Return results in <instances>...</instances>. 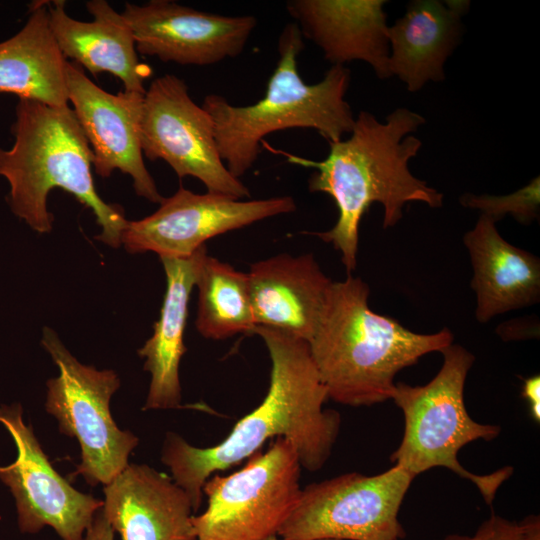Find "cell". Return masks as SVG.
Returning a JSON list of instances; mask_svg holds the SVG:
<instances>
[{"instance_id":"6da1fadb","label":"cell","mask_w":540,"mask_h":540,"mask_svg":"<svg viewBox=\"0 0 540 540\" xmlns=\"http://www.w3.org/2000/svg\"><path fill=\"white\" fill-rule=\"evenodd\" d=\"M252 334L263 339L271 360L263 401L217 445L196 447L173 432L164 440L162 462L188 495L194 511L200 507L203 486L214 472L249 458L267 440L286 439L301 468L315 472L327 462L339 434L340 415L323 408L329 397L308 343L263 326H255Z\"/></svg>"},{"instance_id":"7a4b0ae2","label":"cell","mask_w":540,"mask_h":540,"mask_svg":"<svg viewBox=\"0 0 540 540\" xmlns=\"http://www.w3.org/2000/svg\"><path fill=\"white\" fill-rule=\"evenodd\" d=\"M425 118L408 108H397L384 122L361 111L347 139L329 142L330 150L321 161L306 159L281 150L289 163L314 172L308 180L310 192L332 197L338 219L328 231L314 233L341 253V261L351 274L357 265L359 226L374 203L383 208V228L396 225L409 202L441 207L443 194L427 185L409 170V161L421 149L420 139L411 135Z\"/></svg>"},{"instance_id":"3957f363","label":"cell","mask_w":540,"mask_h":540,"mask_svg":"<svg viewBox=\"0 0 540 540\" xmlns=\"http://www.w3.org/2000/svg\"><path fill=\"white\" fill-rule=\"evenodd\" d=\"M369 286L349 274L332 282L318 325L307 342L329 399L371 406L391 399L395 377L453 342L448 328L422 334L368 304Z\"/></svg>"},{"instance_id":"277c9868","label":"cell","mask_w":540,"mask_h":540,"mask_svg":"<svg viewBox=\"0 0 540 540\" xmlns=\"http://www.w3.org/2000/svg\"><path fill=\"white\" fill-rule=\"evenodd\" d=\"M11 132L13 146L0 148V176L9 184L11 211L37 233H49L54 217L47 198L51 190L62 189L92 210L101 228L95 238L118 248L128 220L121 206L105 202L96 191L93 152L73 109L19 98Z\"/></svg>"},{"instance_id":"5b68a950","label":"cell","mask_w":540,"mask_h":540,"mask_svg":"<svg viewBox=\"0 0 540 540\" xmlns=\"http://www.w3.org/2000/svg\"><path fill=\"white\" fill-rule=\"evenodd\" d=\"M304 49L296 23H288L278 38V61L264 96L246 106L230 104L218 94L207 95L202 107L211 116L218 151L229 172L243 176L255 163L268 134L289 128H311L327 141L350 134L355 117L345 100L351 73L332 65L323 79L304 82L297 60Z\"/></svg>"},{"instance_id":"8992f818","label":"cell","mask_w":540,"mask_h":540,"mask_svg":"<svg viewBox=\"0 0 540 540\" xmlns=\"http://www.w3.org/2000/svg\"><path fill=\"white\" fill-rule=\"evenodd\" d=\"M441 353L443 365L430 382L422 386L395 384L391 399L402 410L405 425L391 461L415 477L434 467L448 468L475 484L490 505L513 468L474 474L460 464L457 456L472 441L495 439L500 427L478 423L466 410L464 386L474 356L458 344L449 345Z\"/></svg>"},{"instance_id":"52a82bcc","label":"cell","mask_w":540,"mask_h":540,"mask_svg":"<svg viewBox=\"0 0 540 540\" xmlns=\"http://www.w3.org/2000/svg\"><path fill=\"white\" fill-rule=\"evenodd\" d=\"M41 343L59 370L46 383L45 409L57 419L60 432L81 447V463L71 476L81 475L92 486L107 485L129 464L139 442L118 428L110 412L120 379L113 370L80 363L50 327L43 328Z\"/></svg>"},{"instance_id":"ba28073f","label":"cell","mask_w":540,"mask_h":540,"mask_svg":"<svg viewBox=\"0 0 540 540\" xmlns=\"http://www.w3.org/2000/svg\"><path fill=\"white\" fill-rule=\"evenodd\" d=\"M301 465L292 444L277 438L247 464L205 482V511L193 516L197 540H265L278 534L301 492Z\"/></svg>"},{"instance_id":"9c48e42d","label":"cell","mask_w":540,"mask_h":540,"mask_svg":"<svg viewBox=\"0 0 540 540\" xmlns=\"http://www.w3.org/2000/svg\"><path fill=\"white\" fill-rule=\"evenodd\" d=\"M415 476L394 464L372 476L346 473L301 489L278 531L287 540H398V514Z\"/></svg>"},{"instance_id":"30bf717a","label":"cell","mask_w":540,"mask_h":540,"mask_svg":"<svg viewBox=\"0 0 540 540\" xmlns=\"http://www.w3.org/2000/svg\"><path fill=\"white\" fill-rule=\"evenodd\" d=\"M140 142L143 155L164 160L180 179L195 177L209 193L250 197L249 189L220 157L211 116L193 101L185 81L176 75L157 77L146 90Z\"/></svg>"},{"instance_id":"8fae6325","label":"cell","mask_w":540,"mask_h":540,"mask_svg":"<svg viewBox=\"0 0 540 540\" xmlns=\"http://www.w3.org/2000/svg\"><path fill=\"white\" fill-rule=\"evenodd\" d=\"M159 205L145 218L128 220L121 245L129 253L190 257L213 237L296 210L291 196L241 200L209 192L196 194L182 186Z\"/></svg>"},{"instance_id":"7c38bea8","label":"cell","mask_w":540,"mask_h":540,"mask_svg":"<svg viewBox=\"0 0 540 540\" xmlns=\"http://www.w3.org/2000/svg\"><path fill=\"white\" fill-rule=\"evenodd\" d=\"M0 423L17 449L14 462L0 465V480L15 498L20 531L36 533L50 526L62 540H83L104 501L79 492L57 473L32 426L24 423L19 403L0 405Z\"/></svg>"},{"instance_id":"4fadbf2b","label":"cell","mask_w":540,"mask_h":540,"mask_svg":"<svg viewBox=\"0 0 540 540\" xmlns=\"http://www.w3.org/2000/svg\"><path fill=\"white\" fill-rule=\"evenodd\" d=\"M136 50L163 62L207 66L239 56L257 25L254 16H224L169 0L126 3L121 13Z\"/></svg>"},{"instance_id":"5bb4252c","label":"cell","mask_w":540,"mask_h":540,"mask_svg":"<svg viewBox=\"0 0 540 540\" xmlns=\"http://www.w3.org/2000/svg\"><path fill=\"white\" fill-rule=\"evenodd\" d=\"M68 101L93 152L97 175L107 178L115 169L129 175L139 197L160 204L163 196L147 170L140 142L144 94H111L92 82L77 64L66 62Z\"/></svg>"},{"instance_id":"9a60e30c","label":"cell","mask_w":540,"mask_h":540,"mask_svg":"<svg viewBox=\"0 0 540 540\" xmlns=\"http://www.w3.org/2000/svg\"><path fill=\"white\" fill-rule=\"evenodd\" d=\"M104 494L103 513L121 540H197L191 501L165 473L128 464Z\"/></svg>"},{"instance_id":"2e32d148","label":"cell","mask_w":540,"mask_h":540,"mask_svg":"<svg viewBox=\"0 0 540 540\" xmlns=\"http://www.w3.org/2000/svg\"><path fill=\"white\" fill-rule=\"evenodd\" d=\"M384 0H290L288 14L303 38L311 40L332 65L364 61L380 79L389 71L388 25Z\"/></svg>"},{"instance_id":"e0dca14e","label":"cell","mask_w":540,"mask_h":540,"mask_svg":"<svg viewBox=\"0 0 540 540\" xmlns=\"http://www.w3.org/2000/svg\"><path fill=\"white\" fill-rule=\"evenodd\" d=\"M249 291L255 326L308 342L318 325L333 281L313 254H280L251 265Z\"/></svg>"},{"instance_id":"ac0fdd59","label":"cell","mask_w":540,"mask_h":540,"mask_svg":"<svg viewBox=\"0 0 540 540\" xmlns=\"http://www.w3.org/2000/svg\"><path fill=\"white\" fill-rule=\"evenodd\" d=\"M86 8L94 18L91 22L70 17L63 0L48 1L50 29L65 59L94 76L109 72L122 81L124 91L145 94L144 81L152 70L140 62L133 32L122 14L104 0L87 1Z\"/></svg>"},{"instance_id":"d6986e66","label":"cell","mask_w":540,"mask_h":540,"mask_svg":"<svg viewBox=\"0 0 540 540\" xmlns=\"http://www.w3.org/2000/svg\"><path fill=\"white\" fill-rule=\"evenodd\" d=\"M463 242L473 269L471 288L479 322L539 302V258L507 242L491 218L481 214Z\"/></svg>"},{"instance_id":"ffe728a7","label":"cell","mask_w":540,"mask_h":540,"mask_svg":"<svg viewBox=\"0 0 540 540\" xmlns=\"http://www.w3.org/2000/svg\"><path fill=\"white\" fill-rule=\"evenodd\" d=\"M205 246L186 258L160 257L166 276V292L153 335L138 350L151 375L144 410L177 408L182 394L179 365L186 352L184 331L188 304L195 287Z\"/></svg>"},{"instance_id":"44dd1931","label":"cell","mask_w":540,"mask_h":540,"mask_svg":"<svg viewBox=\"0 0 540 540\" xmlns=\"http://www.w3.org/2000/svg\"><path fill=\"white\" fill-rule=\"evenodd\" d=\"M463 15L445 1H411L387 29L391 76H397L409 92L444 80V64L462 35Z\"/></svg>"},{"instance_id":"7402d4cb","label":"cell","mask_w":540,"mask_h":540,"mask_svg":"<svg viewBox=\"0 0 540 540\" xmlns=\"http://www.w3.org/2000/svg\"><path fill=\"white\" fill-rule=\"evenodd\" d=\"M66 62L50 29L48 1H35L22 29L0 42V93L68 106Z\"/></svg>"},{"instance_id":"603a6c76","label":"cell","mask_w":540,"mask_h":540,"mask_svg":"<svg viewBox=\"0 0 540 540\" xmlns=\"http://www.w3.org/2000/svg\"><path fill=\"white\" fill-rule=\"evenodd\" d=\"M195 286L198 307L197 331L205 338L224 340L255 327L247 273L204 255Z\"/></svg>"},{"instance_id":"cb8c5ba5","label":"cell","mask_w":540,"mask_h":540,"mask_svg":"<svg viewBox=\"0 0 540 540\" xmlns=\"http://www.w3.org/2000/svg\"><path fill=\"white\" fill-rule=\"evenodd\" d=\"M464 207L477 209L494 222L511 215L522 224H530L539 216L540 179L535 177L526 186L502 196L464 194L460 197Z\"/></svg>"},{"instance_id":"d4e9b609","label":"cell","mask_w":540,"mask_h":540,"mask_svg":"<svg viewBox=\"0 0 540 540\" xmlns=\"http://www.w3.org/2000/svg\"><path fill=\"white\" fill-rule=\"evenodd\" d=\"M443 540H540V520L532 515L516 523L493 514L473 536L449 535Z\"/></svg>"},{"instance_id":"484cf974","label":"cell","mask_w":540,"mask_h":540,"mask_svg":"<svg viewBox=\"0 0 540 540\" xmlns=\"http://www.w3.org/2000/svg\"><path fill=\"white\" fill-rule=\"evenodd\" d=\"M522 396L529 402L530 412L533 419L540 420V377L531 376L525 379L522 389Z\"/></svg>"},{"instance_id":"4316f807","label":"cell","mask_w":540,"mask_h":540,"mask_svg":"<svg viewBox=\"0 0 540 540\" xmlns=\"http://www.w3.org/2000/svg\"><path fill=\"white\" fill-rule=\"evenodd\" d=\"M114 530L105 518L102 508L99 509L92 524L86 531L84 540H113Z\"/></svg>"},{"instance_id":"83f0119b","label":"cell","mask_w":540,"mask_h":540,"mask_svg":"<svg viewBox=\"0 0 540 540\" xmlns=\"http://www.w3.org/2000/svg\"><path fill=\"white\" fill-rule=\"evenodd\" d=\"M265 540H287V539H284V538L279 537L278 535H275V536L269 537V538H267Z\"/></svg>"}]
</instances>
